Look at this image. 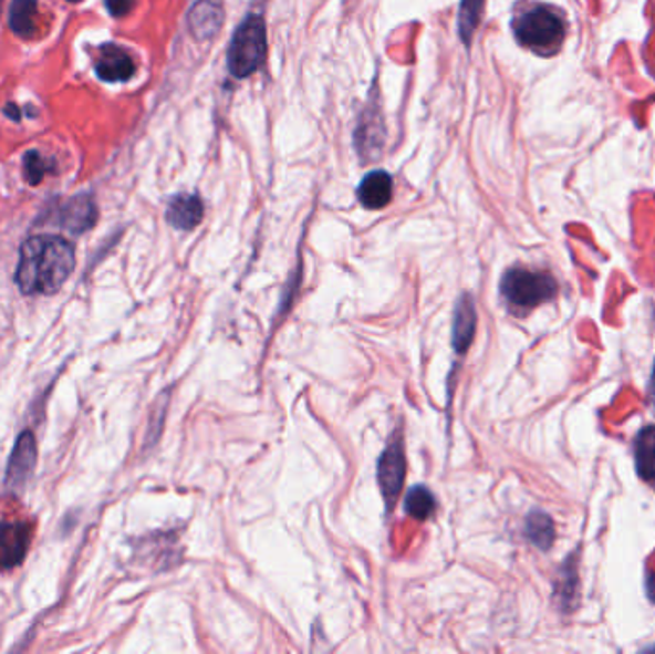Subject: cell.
I'll list each match as a JSON object with an SVG mask.
<instances>
[{"mask_svg": "<svg viewBox=\"0 0 655 654\" xmlns=\"http://www.w3.org/2000/svg\"><path fill=\"white\" fill-rule=\"evenodd\" d=\"M636 468L646 482H655V426H648L638 434Z\"/></svg>", "mask_w": 655, "mask_h": 654, "instance_id": "obj_13", "label": "cell"}, {"mask_svg": "<svg viewBox=\"0 0 655 654\" xmlns=\"http://www.w3.org/2000/svg\"><path fill=\"white\" fill-rule=\"evenodd\" d=\"M393 180L387 173L372 172L358 187V200L364 208L382 209L392 201Z\"/></svg>", "mask_w": 655, "mask_h": 654, "instance_id": "obj_11", "label": "cell"}, {"mask_svg": "<svg viewBox=\"0 0 655 654\" xmlns=\"http://www.w3.org/2000/svg\"><path fill=\"white\" fill-rule=\"evenodd\" d=\"M502 294L516 308L531 310L541 303L550 302L558 294V284L549 273L512 269L502 279Z\"/></svg>", "mask_w": 655, "mask_h": 654, "instance_id": "obj_4", "label": "cell"}, {"mask_svg": "<svg viewBox=\"0 0 655 654\" xmlns=\"http://www.w3.org/2000/svg\"><path fill=\"white\" fill-rule=\"evenodd\" d=\"M37 467V442L33 432H22L20 438L15 439L14 449L8 459L7 484L8 489L20 491L29 482Z\"/></svg>", "mask_w": 655, "mask_h": 654, "instance_id": "obj_5", "label": "cell"}, {"mask_svg": "<svg viewBox=\"0 0 655 654\" xmlns=\"http://www.w3.org/2000/svg\"><path fill=\"white\" fill-rule=\"evenodd\" d=\"M267 56V29L263 18L248 15L240 28L236 29L235 37L228 46V70L230 73L243 80L251 73H256Z\"/></svg>", "mask_w": 655, "mask_h": 654, "instance_id": "obj_3", "label": "cell"}, {"mask_svg": "<svg viewBox=\"0 0 655 654\" xmlns=\"http://www.w3.org/2000/svg\"><path fill=\"white\" fill-rule=\"evenodd\" d=\"M476 308L470 295H462L456 303L455 326H453V345L458 353L468 352L474 334H476Z\"/></svg>", "mask_w": 655, "mask_h": 654, "instance_id": "obj_12", "label": "cell"}, {"mask_svg": "<svg viewBox=\"0 0 655 654\" xmlns=\"http://www.w3.org/2000/svg\"><path fill=\"white\" fill-rule=\"evenodd\" d=\"M513 33L521 46L539 56H552L565 41V23L547 7H534L513 22Z\"/></svg>", "mask_w": 655, "mask_h": 654, "instance_id": "obj_2", "label": "cell"}, {"mask_svg": "<svg viewBox=\"0 0 655 654\" xmlns=\"http://www.w3.org/2000/svg\"><path fill=\"white\" fill-rule=\"evenodd\" d=\"M75 269L72 242L54 235L25 240L20 250L15 282L25 295H49L64 287Z\"/></svg>", "mask_w": 655, "mask_h": 654, "instance_id": "obj_1", "label": "cell"}, {"mask_svg": "<svg viewBox=\"0 0 655 654\" xmlns=\"http://www.w3.org/2000/svg\"><path fill=\"white\" fill-rule=\"evenodd\" d=\"M58 224L64 229L72 230L75 235H81L93 227L96 221V208L93 200L86 196H79L67 201L64 208L58 211Z\"/></svg>", "mask_w": 655, "mask_h": 654, "instance_id": "obj_9", "label": "cell"}, {"mask_svg": "<svg viewBox=\"0 0 655 654\" xmlns=\"http://www.w3.org/2000/svg\"><path fill=\"white\" fill-rule=\"evenodd\" d=\"M405 451H403V442L395 439L392 446L385 449L382 459L378 463V482L382 494H384L387 507H393L397 501L406 476Z\"/></svg>", "mask_w": 655, "mask_h": 654, "instance_id": "obj_6", "label": "cell"}, {"mask_svg": "<svg viewBox=\"0 0 655 654\" xmlns=\"http://www.w3.org/2000/svg\"><path fill=\"white\" fill-rule=\"evenodd\" d=\"M204 219V204L194 195H178L169 201L167 221L178 230H193Z\"/></svg>", "mask_w": 655, "mask_h": 654, "instance_id": "obj_10", "label": "cell"}, {"mask_svg": "<svg viewBox=\"0 0 655 654\" xmlns=\"http://www.w3.org/2000/svg\"><path fill=\"white\" fill-rule=\"evenodd\" d=\"M70 2H79V0H70Z\"/></svg>", "mask_w": 655, "mask_h": 654, "instance_id": "obj_21", "label": "cell"}, {"mask_svg": "<svg viewBox=\"0 0 655 654\" xmlns=\"http://www.w3.org/2000/svg\"><path fill=\"white\" fill-rule=\"evenodd\" d=\"M133 4H135V0H106L107 12L115 18L128 14Z\"/></svg>", "mask_w": 655, "mask_h": 654, "instance_id": "obj_19", "label": "cell"}, {"mask_svg": "<svg viewBox=\"0 0 655 654\" xmlns=\"http://www.w3.org/2000/svg\"><path fill=\"white\" fill-rule=\"evenodd\" d=\"M405 509L416 520H426L435 511V497L426 488H413L406 494Z\"/></svg>", "mask_w": 655, "mask_h": 654, "instance_id": "obj_17", "label": "cell"}, {"mask_svg": "<svg viewBox=\"0 0 655 654\" xmlns=\"http://www.w3.org/2000/svg\"><path fill=\"white\" fill-rule=\"evenodd\" d=\"M96 73L102 81L119 83V81L131 80L135 75V62L119 46L106 44V46H102L101 56L96 60Z\"/></svg>", "mask_w": 655, "mask_h": 654, "instance_id": "obj_8", "label": "cell"}, {"mask_svg": "<svg viewBox=\"0 0 655 654\" xmlns=\"http://www.w3.org/2000/svg\"><path fill=\"white\" fill-rule=\"evenodd\" d=\"M649 399H652V405H654L655 409V365L654 373H652V382H649Z\"/></svg>", "mask_w": 655, "mask_h": 654, "instance_id": "obj_20", "label": "cell"}, {"mask_svg": "<svg viewBox=\"0 0 655 654\" xmlns=\"http://www.w3.org/2000/svg\"><path fill=\"white\" fill-rule=\"evenodd\" d=\"M33 532L28 522H0V570L20 567L29 553Z\"/></svg>", "mask_w": 655, "mask_h": 654, "instance_id": "obj_7", "label": "cell"}, {"mask_svg": "<svg viewBox=\"0 0 655 654\" xmlns=\"http://www.w3.org/2000/svg\"><path fill=\"white\" fill-rule=\"evenodd\" d=\"M37 0H14L10 7V29L15 35L31 37L37 28Z\"/></svg>", "mask_w": 655, "mask_h": 654, "instance_id": "obj_14", "label": "cell"}, {"mask_svg": "<svg viewBox=\"0 0 655 654\" xmlns=\"http://www.w3.org/2000/svg\"><path fill=\"white\" fill-rule=\"evenodd\" d=\"M485 0H462L460 14H458V31L466 44L471 43V37L478 29L481 12H484Z\"/></svg>", "mask_w": 655, "mask_h": 654, "instance_id": "obj_16", "label": "cell"}, {"mask_svg": "<svg viewBox=\"0 0 655 654\" xmlns=\"http://www.w3.org/2000/svg\"><path fill=\"white\" fill-rule=\"evenodd\" d=\"M526 533L534 546L547 551L554 543V522L544 512H531L528 522H526Z\"/></svg>", "mask_w": 655, "mask_h": 654, "instance_id": "obj_15", "label": "cell"}, {"mask_svg": "<svg viewBox=\"0 0 655 654\" xmlns=\"http://www.w3.org/2000/svg\"><path fill=\"white\" fill-rule=\"evenodd\" d=\"M23 172L31 185H39L43 180L44 173L49 172V162L39 152H28L23 159Z\"/></svg>", "mask_w": 655, "mask_h": 654, "instance_id": "obj_18", "label": "cell"}]
</instances>
